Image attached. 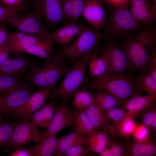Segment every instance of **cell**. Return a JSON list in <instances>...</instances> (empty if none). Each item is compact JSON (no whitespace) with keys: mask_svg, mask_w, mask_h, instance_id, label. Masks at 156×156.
<instances>
[{"mask_svg":"<svg viewBox=\"0 0 156 156\" xmlns=\"http://www.w3.org/2000/svg\"><path fill=\"white\" fill-rule=\"evenodd\" d=\"M140 114H141V123L148 127L150 130H155L156 108L155 103Z\"/></svg>","mask_w":156,"mask_h":156,"instance_id":"obj_36","label":"cell"},{"mask_svg":"<svg viewBox=\"0 0 156 156\" xmlns=\"http://www.w3.org/2000/svg\"><path fill=\"white\" fill-rule=\"evenodd\" d=\"M57 134L45 136L41 142L31 148L33 156H51L55 151L57 142Z\"/></svg>","mask_w":156,"mask_h":156,"instance_id":"obj_27","label":"cell"},{"mask_svg":"<svg viewBox=\"0 0 156 156\" xmlns=\"http://www.w3.org/2000/svg\"><path fill=\"white\" fill-rule=\"evenodd\" d=\"M21 13L12 15L3 22L19 32L49 38L50 33L46 28L42 16L38 11L33 9L29 12Z\"/></svg>","mask_w":156,"mask_h":156,"instance_id":"obj_7","label":"cell"},{"mask_svg":"<svg viewBox=\"0 0 156 156\" xmlns=\"http://www.w3.org/2000/svg\"><path fill=\"white\" fill-rule=\"evenodd\" d=\"M5 25V23L3 21L0 23V44L4 43L7 38L8 33Z\"/></svg>","mask_w":156,"mask_h":156,"instance_id":"obj_47","label":"cell"},{"mask_svg":"<svg viewBox=\"0 0 156 156\" xmlns=\"http://www.w3.org/2000/svg\"><path fill=\"white\" fill-rule=\"evenodd\" d=\"M156 154V145L151 140L143 142L134 140L125 152V156H153Z\"/></svg>","mask_w":156,"mask_h":156,"instance_id":"obj_25","label":"cell"},{"mask_svg":"<svg viewBox=\"0 0 156 156\" xmlns=\"http://www.w3.org/2000/svg\"><path fill=\"white\" fill-rule=\"evenodd\" d=\"M72 65L57 52L51 58L44 61L42 64L38 66L34 64L27 73L25 79L39 90L49 89L51 92Z\"/></svg>","mask_w":156,"mask_h":156,"instance_id":"obj_1","label":"cell"},{"mask_svg":"<svg viewBox=\"0 0 156 156\" xmlns=\"http://www.w3.org/2000/svg\"><path fill=\"white\" fill-rule=\"evenodd\" d=\"M73 99L72 104L78 111L85 109L95 101L94 95L85 88L77 92Z\"/></svg>","mask_w":156,"mask_h":156,"instance_id":"obj_31","label":"cell"},{"mask_svg":"<svg viewBox=\"0 0 156 156\" xmlns=\"http://www.w3.org/2000/svg\"><path fill=\"white\" fill-rule=\"evenodd\" d=\"M111 9L129 7L130 0H101Z\"/></svg>","mask_w":156,"mask_h":156,"instance_id":"obj_44","label":"cell"},{"mask_svg":"<svg viewBox=\"0 0 156 156\" xmlns=\"http://www.w3.org/2000/svg\"><path fill=\"white\" fill-rule=\"evenodd\" d=\"M129 99L123 106V108L133 118L139 116L142 112L155 102L156 98L148 94H136Z\"/></svg>","mask_w":156,"mask_h":156,"instance_id":"obj_18","label":"cell"},{"mask_svg":"<svg viewBox=\"0 0 156 156\" xmlns=\"http://www.w3.org/2000/svg\"><path fill=\"white\" fill-rule=\"evenodd\" d=\"M88 66L89 76L92 78L113 71L109 59L103 51L99 56L97 55L96 53L90 55L89 57Z\"/></svg>","mask_w":156,"mask_h":156,"instance_id":"obj_19","label":"cell"},{"mask_svg":"<svg viewBox=\"0 0 156 156\" xmlns=\"http://www.w3.org/2000/svg\"><path fill=\"white\" fill-rule=\"evenodd\" d=\"M30 83L26 80L19 89L0 95V115L12 111L22 105L32 94Z\"/></svg>","mask_w":156,"mask_h":156,"instance_id":"obj_12","label":"cell"},{"mask_svg":"<svg viewBox=\"0 0 156 156\" xmlns=\"http://www.w3.org/2000/svg\"><path fill=\"white\" fill-rule=\"evenodd\" d=\"M132 14L138 21L146 25L153 24L156 21V9L137 10L129 9Z\"/></svg>","mask_w":156,"mask_h":156,"instance_id":"obj_34","label":"cell"},{"mask_svg":"<svg viewBox=\"0 0 156 156\" xmlns=\"http://www.w3.org/2000/svg\"><path fill=\"white\" fill-rule=\"evenodd\" d=\"M125 149L122 144L112 143L98 155L100 156H125Z\"/></svg>","mask_w":156,"mask_h":156,"instance_id":"obj_40","label":"cell"},{"mask_svg":"<svg viewBox=\"0 0 156 156\" xmlns=\"http://www.w3.org/2000/svg\"><path fill=\"white\" fill-rule=\"evenodd\" d=\"M89 150L83 144L74 146L65 151L63 156H86L88 155Z\"/></svg>","mask_w":156,"mask_h":156,"instance_id":"obj_42","label":"cell"},{"mask_svg":"<svg viewBox=\"0 0 156 156\" xmlns=\"http://www.w3.org/2000/svg\"><path fill=\"white\" fill-rule=\"evenodd\" d=\"M118 42V46L126 54L131 69L146 73L150 54L148 51L151 50L146 39L136 34Z\"/></svg>","mask_w":156,"mask_h":156,"instance_id":"obj_6","label":"cell"},{"mask_svg":"<svg viewBox=\"0 0 156 156\" xmlns=\"http://www.w3.org/2000/svg\"><path fill=\"white\" fill-rule=\"evenodd\" d=\"M145 25L135 19L129 7H122L110 9L102 29L106 38L115 42L128 38Z\"/></svg>","mask_w":156,"mask_h":156,"instance_id":"obj_2","label":"cell"},{"mask_svg":"<svg viewBox=\"0 0 156 156\" xmlns=\"http://www.w3.org/2000/svg\"><path fill=\"white\" fill-rule=\"evenodd\" d=\"M146 0H130V8L137 10L156 9V3Z\"/></svg>","mask_w":156,"mask_h":156,"instance_id":"obj_41","label":"cell"},{"mask_svg":"<svg viewBox=\"0 0 156 156\" xmlns=\"http://www.w3.org/2000/svg\"><path fill=\"white\" fill-rule=\"evenodd\" d=\"M85 109L96 130L106 129L110 125L105 111L95 101Z\"/></svg>","mask_w":156,"mask_h":156,"instance_id":"obj_22","label":"cell"},{"mask_svg":"<svg viewBox=\"0 0 156 156\" xmlns=\"http://www.w3.org/2000/svg\"><path fill=\"white\" fill-rule=\"evenodd\" d=\"M132 81L135 90L145 92L156 98V79L148 72L136 77L131 76Z\"/></svg>","mask_w":156,"mask_h":156,"instance_id":"obj_24","label":"cell"},{"mask_svg":"<svg viewBox=\"0 0 156 156\" xmlns=\"http://www.w3.org/2000/svg\"><path fill=\"white\" fill-rule=\"evenodd\" d=\"M133 118L129 116L116 126L115 130L120 136L127 138L132 135L137 125Z\"/></svg>","mask_w":156,"mask_h":156,"instance_id":"obj_33","label":"cell"},{"mask_svg":"<svg viewBox=\"0 0 156 156\" xmlns=\"http://www.w3.org/2000/svg\"><path fill=\"white\" fill-rule=\"evenodd\" d=\"M147 70L156 79V43L151 50L148 62Z\"/></svg>","mask_w":156,"mask_h":156,"instance_id":"obj_43","label":"cell"},{"mask_svg":"<svg viewBox=\"0 0 156 156\" xmlns=\"http://www.w3.org/2000/svg\"><path fill=\"white\" fill-rule=\"evenodd\" d=\"M17 123L0 120V148L4 147L8 142Z\"/></svg>","mask_w":156,"mask_h":156,"instance_id":"obj_35","label":"cell"},{"mask_svg":"<svg viewBox=\"0 0 156 156\" xmlns=\"http://www.w3.org/2000/svg\"><path fill=\"white\" fill-rule=\"evenodd\" d=\"M153 1V2L156 3V0H151Z\"/></svg>","mask_w":156,"mask_h":156,"instance_id":"obj_49","label":"cell"},{"mask_svg":"<svg viewBox=\"0 0 156 156\" xmlns=\"http://www.w3.org/2000/svg\"><path fill=\"white\" fill-rule=\"evenodd\" d=\"M33 9L41 14L43 21L49 26L54 27L65 21L61 0L31 1Z\"/></svg>","mask_w":156,"mask_h":156,"instance_id":"obj_10","label":"cell"},{"mask_svg":"<svg viewBox=\"0 0 156 156\" xmlns=\"http://www.w3.org/2000/svg\"><path fill=\"white\" fill-rule=\"evenodd\" d=\"M45 137L44 132L37 126L28 120H22L17 122L11 138L3 148L14 151L27 144L40 142Z\"/></svg>","mask_w":156,"mask_h":156,"instance_id":"obj_8","label":"cell"},{"mask_svg":"<svg viewBox=\"0 0 156 156\" xmlns=\"http://www.w3.org/2000/svg\"><path fill=\"white\" fill-rule=\"evenodd\" d=\"M51 92L49 89L39 90L32 94L22 105L9 112L15 119H30L33 114L40 108L49 98Z\"/></svg>","mask_w":156,"mask_h":156,"instance_id":"obj_11","label":"cell"},{"mask_svg":"<svg viewBox=\"0 0 156 156\" xmlns=\"http://www.w3.org/2000/svg\"><path fill=\"white\" fill-rule=\"evenodd\" d=\"M10 51L5 43L0 44V66L9 58Z\"/></svg>","mask_w":156,"mask_h":156,"instance_id":"obj_46","label":"cell"},{"mask_svg":"<svg viewBox=\"0 0 156 156\" xmlns=\"http://www.w3.org/2000/svg\"><path fill=\"white\" fill-rule=\"evenodd\" d=\"M105 114L110 123L113 125L114 129L116 126L122 120L129 116H130L125 109L115 107L105 111ZM109 125V126H110Z\"/></svg>","mask_w":156,"mask_h":156,"instance_id":"obj_37","label":"cell"},{"mask_svg":"<svg viewBox=\"0 0 156 156\" xmlns=\"http://www.w3.org/2000/svg\"><path fill=\"white\" fill-rule=\"evenodd\" d=\"M42 38L21 32L12 31L8 33L4 43L10 51L15 54L23 53Z\"/></svg>","mask_w":156,"mask_h":156,"instance_id":"obj_15","label":"cell"},{"mask_svg":"<svg viewBox=\"0 0 156 156\" xmlns=\"http://www.w3.org/2000/svg\"><path fill=\"white\" fill-rule=\"evenodd\" d=\"M78 112V111L69 107L67 102L61 101L56 106L51 122L46 129L43 131L45 136L57 134L64 129L72 127Z\"/></svg>","mask_w":156,"mask_h":156,"instance_id":"obj_9","label":"cell"},{"mask_svg":"<svg viewBox=\"0 0 156 156\" xmlns=\"http://www.w3.org/2000/svg\"><path fill=\"white\" fill-rule=\"evenodd\" d=\"M72 127V130L83 137L96 130L85 109L78 111Z\"/></svg>","mask_w":156,"mask_h":156,"instance_id":"obj_28","label":"cell"},{"mask_svg":"<svg viewBox=\"0 0 156 156\" xmlns=\"http://www.w3.org/2000/svg\"><path fill=\"white\" fill-rule=\"evenodd\" d=\"M88 87L107 92L123 106L129 99L137 94L133 85L131 76L114 71L92 78L88 83Z\"/></svg>","mask_w":156,"mask_h":156,"instance_id":"obj_3","label":"cell"},{"mask_svg":"<svg viewBox=\"0 0 156 156\" xmlns=\"http://www.w3.org/2000/svg\"><path fill=\"white\" fill-rule=\"evenodd\" d=\"M94 95L95 102L105 111L121 105L114 97L104 91L99 90Z\"/></svg>","mask_w":156,"mask_h":156,"instance_id":"obj_32","label":"cell"},{"mask_svg":"<svg viewBox=\"0 0 156 156\" xmlns=\"http://www.w3.org/2000/svg\"><path fill=\"white\" fill-rule=\"evenodd\" d=\"M33 0H31V1H33Z\"/></svg>","mask_w":156,"mask_h":156,"instance_id":"obj_51","label":"cell"},{"mask_svg":"<svg viewBox=\"0 0 156 156\" xmlns=\"http://www.w3.org/2000/svg\"><path fill=\"white\" fill-rule=\"evenodd\" d=\"M55 42L49 38H42L25 53L36 56L44 61L51 58L53 55Z\"/></svg>","mask_w":156,"mask_h":156,"instance_id":"obj_23","label":"cell"},{"mask_svg":"<svg viewBox=\"0 0 156 156\" xmlns=\"http://www.w3.org/2000/svg\"><path fill=\"white\" fill-rule=\"evenodd\" d=\"M150 129L142 123L137 125L132 136L134 140L143 142L150 140Z\"/></svg>","mask_w":156,"mask_h":156,"instance_id":"obj_39","label":"cell"},{"mask_svg":"<svg viewBox=\"0 0 156 156\" xmlns=\"http://www.w3.org/2000/svg\"><path fill=\"white\" fill-rule=\"evenodd\" d=\"M85 0H61L65 21L77 24L83 10Z\"/></svg>","mask_w":156,"mask_h":156,"instance_id":"obj_26","label":"cell"},{"mask_svg":"<svg viewBox=\"0 0 156 156\" xmlns=\"http://www.w3.org/2000/svg\"><path fill=\"white\" fill-rule=\"evenodd\" d=\"M10 156H33L32 151L31 148H21L14 151L10 155Z\"/></svg>","mask_w":156,"mask_h":156,"instance_id":"obj_45","label":"cell"},{"mask_svg":"<svg viewBox=\"0 0 156 156\" xmlns=\"http://www.w3.org/2000/svg\"><path fill=\"white\" fill-rule=\"evenodd\" d=\"M85 138V145L96 151L104 150L108 144V138L105 129L95 130Z\"/></svg>","mask_w":156,"mask_h":156,"instance_id":"obj_29","label":"cell"},{"mask_svg":"<svg viewBox=\"0 0 156 156\" xmlns=\"http://www.w3.org/2000/svg\"><path fill=\"white\" fill-rule=\"evenodd\" d=\"M88 26L80 23L79 25L65 24L61 28L50 34L49 38L63 48L68 45L73 39L78 36Z\"/></svg>","mask_w":156,"mask_h":156,"instance_id":"obj_17","label":"cell"},{"mask_svg":"<svg viewBox=\"0 0 156 156\" xmlns=\"http://www.w3.org/2000/svg\"><path fill=\"white\" fill-rule=\"evenodd\" d=\"M87 55L74 62L64 75L62 81L51 92L49 101L60 100L67 102L85 85L89 56Z\"/></svg>","mask_w":156,"mask_h":156,"instance_id":"obj_4","label":"cell"},{"mask_svg":"<svg viewBox=\"0 0 156 156\" xmlns=\"http://www.w3.org/2000/svg\"><path fill=\"white\" fill-rule=\"evenodd\" d=\"M2 4L10 6H17L27 3L24 0H0Z\"/></svg>","mask_w":156,"mask_h":156,"instance_id":"obj_48","label":"cell"},{"mask_svg":"<svg viewBox=\"0 0 156 156\" xmlns=\"http://www.w3.org/2000/svg\"><path fill=\"white\" fill-rule=\"evenodd\" d=\"M25 79L9 76H0V95L13 92L25 83Z\"/></svg>","mask_w":156,"mask_h":156,"instance_id":"obj_30","label":"cell"},{"mask_svg":"<svg viewBox=\"0 0 156 156\" xmlns=\"http://www.w3.org/2000/svg\"><path fill=\"white\" fill-rule=\"evenodd\" d=\"M101 0H85L81 16L92 29H102L106 21V12Z\"/></svg>","mask_w":156,"mask_h":156,"instance_id":"obj_14","label":"cell"},{"mask_svg":"<svg viewBox=\"0 0 156 156\" xmlns=\"http://www.w3.org/2000/svg\"><path fill=\"white\" fill-rule=\"evenodd\" d=\"M28 9L27 3L14 6L0 4V22L3 21L7 18L15 14L26 12Z\"/></svg>","mask_w":156,"mask_h":156,"instance_id":"obj_38","label":"cell"},{"mask_svg":"<svg viewBox=\"0 0 156 156\" xmlns=\"http://www.w3.org/2000/svg\"><path fill=\"white\" fill-rule=\"evenodd\" d=\"M15 54L14 57L8 58L0 66V76L25 79L27 73L34 63L23 53Z\"/></svg>","mask_w":156,"mask_h":156,"instance_id":"obj_13","label":"cell"},{"mask_svg":"<svg viewBox=\"0 0 156 156\" xmlns=\"http://www.w3.org/2000/svg\"><path fill=\"white\" fill-rule=\"evenodd\" d=\"M106 38L103 32L88 26L75 40L61 48L57 53L62 58L67 60L72 64L85 56L96 53L99 43Z\"/></svg>","mask_w":156,"mask_h":156,"instance_id":"obj_5","label":"cell"},{"mask_svg":"<svg viewBox=\"0 0 156 156\" xmlns=\"http://www.w3.org/2000/svg\"><path fill=\"white\" fill-rule=\"evenodd\" d=\"M103 51L109 59L113 71L123 74L131 69L125 52L115 43L108 42L105 46Z\"/></svg>","mask_w":156,"mask_h":156,"instance_id":"obj_16","label":"cell"},{"mask_svg":"<svg viewBox=\"0 0 156 156\" xmlns=\"http://www.w3.org/2000/svg\"><path fill=\"white\" fill-rule=\"evenodd\" d=\"M56 107L55 101H49L33 114L30 122L37 127L47 128L53 118Z\"/></svg>","mask_w":156,"mask_h":156,"instance_id":"obj_20","label":"cell"},{"mask_svg":"<svg viewBox=\"0 0 156 156\" xmlns=\"http://www.w3.org/2000/svg\"><path fill=\"white\" fill-rule=\"evenodd\" d=\"M146 0V1H148V0Z\"/></svg>","mask_w":156,"mask_h":156,"instance_id":"obj_50","label":"cell"},{"mask_svg":"<svg viewBox=\"0 0 156 156\" xmlns=\"http://www.w3.org/2000/svg\"><path fill=\"white\" fill-rule=\"evenodd\" d=\"M85 137L72 130L69 133L57 138L56 148L53 155L62 156L63 154L71 147L77 145H85Z\"/></svg>","mask_w":156,"mask_h":156,"instance_id":"obj_21","label":"cell"}]
</instances>
